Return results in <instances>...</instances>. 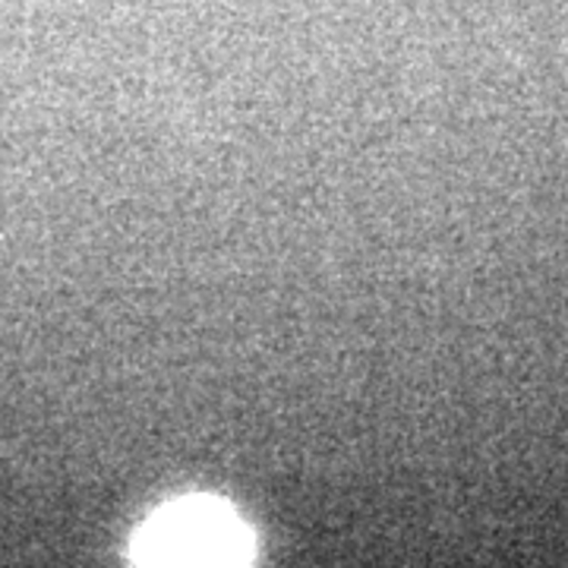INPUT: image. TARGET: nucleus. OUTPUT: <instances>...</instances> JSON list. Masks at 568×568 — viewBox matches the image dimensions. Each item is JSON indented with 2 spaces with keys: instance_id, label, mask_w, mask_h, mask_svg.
I'll return each instance as SVG.
<instances>
[{
  "instance_id": "f257e3e1",
  "label": "nucleus",
  "mask_w": 568,
  "mask_h": 568,
  "mask_svg": "<svg viewBox=\"0 0 568 568\" xmlns=\"http://www.w3.org/2000/svg\"><path fill=\"white\" fill-rule=\"evenodd\" d=\"M253 537L231 508L215 499H186L149 518L133 544L142 566H237L250 562Z\"/></svg>"
}]
</instances>
